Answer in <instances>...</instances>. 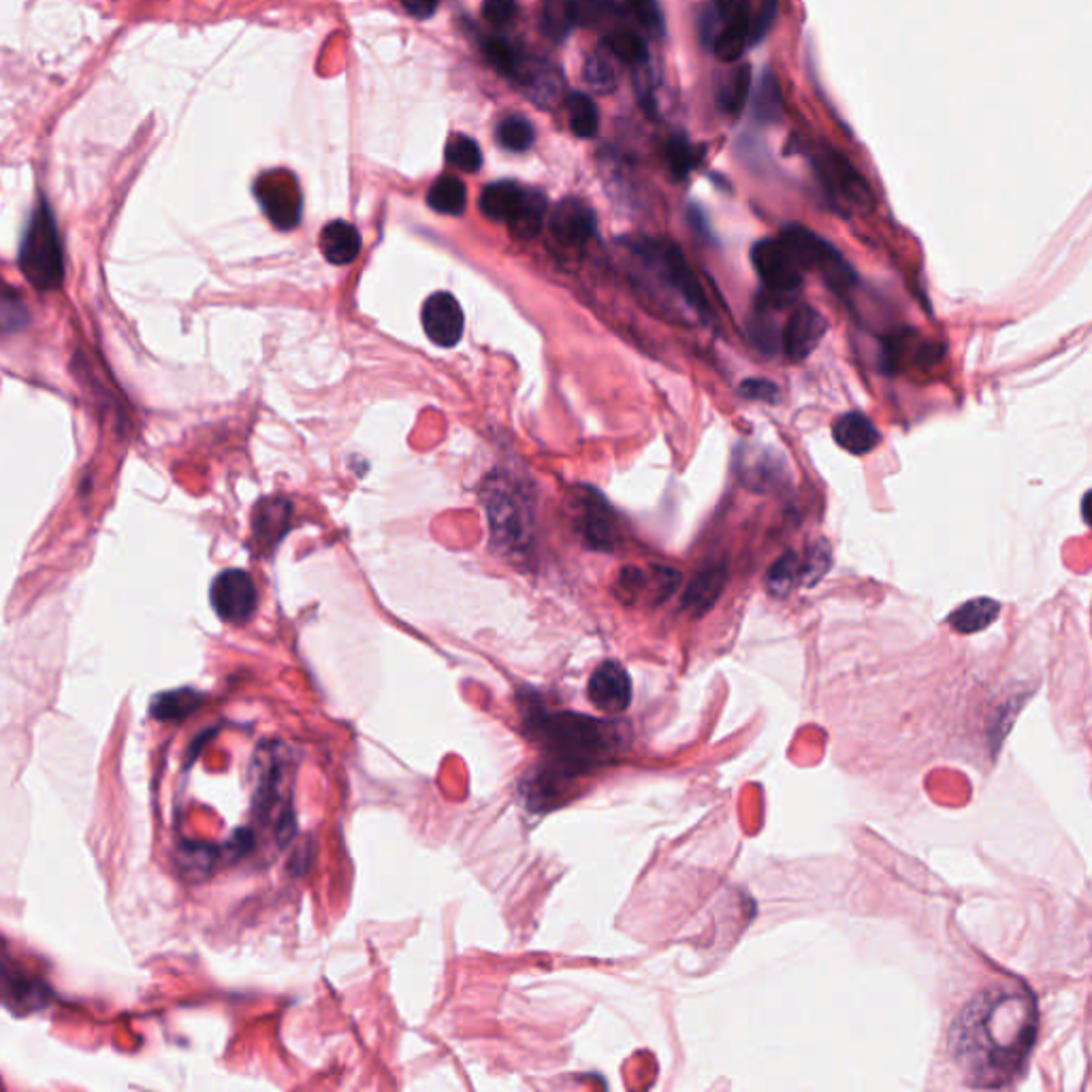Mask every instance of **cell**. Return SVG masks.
Returning <instances> with one entry per match:
<instances>
[{
  "mask_svg": "<svg viewBox=\"0 0 1092 1092\" xmlns=\"http://www.w3.org/2000/svg\"><path fill=\"white\" fill-rule=\"evenodd\" d=\"M535 139V131L523 116H508L497 126V141L510 152L527 150Z\"/></svg>",
  "mask_w": 1092,
  "mask_h": 1092,
  "instance_id": "cell-32",
  "label": "cell"
},
{
  "mask_svg": "<svg viewBox=\"0 0 1092 1092\" xmlns=\"http://www.w3.org/2000/svg\"><path fill=\"white\" fill-rule=\"evenodd\" d=\"M31 321L29 310L18 291L0 283V334H14Z\"/></svg>",
  "mask_w": 1092,
  "mask_h": 1092,
  "instance_id": "cell-30",
  "label": "cell"
},
{
  "mask_svg": "<svg viewBox=\"0 0 1092 1092\" xmlns=\"http://www.w3.org/2000/svg\"><path fill=\"white\" fill-rule=\"evenodd\" d=\"M636 20L653 35L664 33V16L658 0H630Z\"/></svg>",
  "mask_w": 1092,
  "mask_h": 1092,
  "instance_id": "cell-38",
  "label": "cell"
},
{
  "mask_svg": "<svg viewBox=\"0 0 1092 1092\" xmlns=\"http://www.w3.org/2000/svg\"><path fill=\"white\" fill-rule=\"evenodd\" d=\"M402 7L414 16V18H431L436 7H438V0H402Z\"/></svg>",
  "mask_w": 1092,
  "mask_h": 1092,
  "instance_id": "cell-43",
  "label": "cell"
},
{
  "mask_svg": "<svg viewBox=\"0 0 1092 1092\" xmlns=\"http://www.w3.org/2000/svg\"><path fill=\"white\" fill-rule=\"evenodd\" d=\"M482 50H484L487 61H489V63H491V65H493L501 75H506V78H514V75H518V71H521V69H518V67H521V61H518V56H516L514 48H512L508 41H504V39H489V41L484 44V48H482Z\"/></svg>",
  "mask_w": 1092,
  "mask_h": 1092,
  "instance_id": "cell-37",
  "label": "cell"
},
{
  "mask_svg": "<svg viewBox=\"0 0 1092 1092\" xmlns=\"http://www.w3.org/2000/svg\"><path fill=\"white\" fill-rule=\"evenodd\" d=\"M211 607L216 615L233 626L245 624L256 609V587L248 573L224 570L211 583Z\"/></svg>",
  "mask_w": 1092,
  "mask_h": 1092,
  "instance_id": "cell-7",
  "label": "cell"
},
{
  "mask_svg": "<svg viewBox=\"0 0 1092 1092\" xmlns=\"http://www.w3.org/2000/svg\"><path fill=\"white\" fill-rule=\"evenodd\" d=\"M321 250L331 265H351L361 252V235L344 220L329 222L321 233Z\"/></svg>",
  "mask_w": 1092,
  "mask_h": 1092,
  "instance_id": "cell-17",
  "label": "cell"
},
{
  "mask_svg": "<svg viewBox=\"0 0 1092 1092\" xmlns=\"http://www.w3.org/2000/svg\"><path fill=\"white\" fill-rule=\"evenodd\" d=\"M516 14V0H484L482 16L493 27L508 24Z\"/></svg>",
  "mask_w": 1092,
  "mask_h": 1092,
  "instance_id": "cell-41",
  "label": "cell"
},
{
  "mask_svg": "<svg viewBox=\"0 0 1092 1092\" xmlns=\"http://www.w3.org/2000/svg\"><path fill=\"white\" fill-rule=\"evenodd\" d=\"M568 114H570V129L575 131L577 137L592 139L598 133V124H600L598 107L587 95H583V92L570 95Z\"/></svg>",
  "mask_w": 1092,
  "mask_h": 1092,
  "instance_id": "cell-28",
  "label": "cell"
},
{
  "mask_svg": "<svg viewBox=\"0 0 1092 1092\" xmlns=\"http://www.w3.org/2000/svg\"><path fill=\"white\" fill-rule=\"evenodd\" d=\"M521 192H523V188L516 186L514 182H493V184L484 186V190L480 192L478 207L487 218L504 222L514 211V207L521 199Z\"/></svg>",
  "mask_w": 1092,
  "mask_h": 1092,
  "instance_id": "cell-20",
  "label": "cell"
},
{
  "mask_svg": "<svg viewBox=\"0 0 1092 1092\" xmlns=\"http://www.w3.org/2000/svg\"><path fill=\"white\" fill-rule=\"evenodd\" d=\"M753 118L762 124H777L783 118V95L770 69L762 73L757 92L753 97Z\"/></svg>",
  "mask_w": 1092,
  "mask_h": 1092,
  "instance_id": "cell-22",
  "label": "cell"
},
{
  "mask_svg": "<svg viewBox=\"0 0 1092 1092\" xmlns=\"http://www.w3.org/2000/svg\"><path fill=\"white\" fill-rule=\"evenodd\" d=\"M1037 1039V1007L1022 988L975 994L950 1028V1054L967 1084L1003 1088L1026 1067Z\"/></svg>",
  "mask_w": 1092,
  "mask_h": 1092,
  "instance_id": "cell-1",
  "label": "cell"
},
{
  "mask_svg": "<svg viewBox=\"0 0 1092 1092\" xmlns=\"http://www.w3.org/2000/svg\"><path fill=\"white\" fill-rule=\"evenodd\" d=\"M0 1001L18 1009H37V1005L46 1003V986L24 975L7 956L0 954Z\"/></svg>",
  "mask_w": 1092,
  "mask_h": 1092,
  "instance_id": "cell-14",
  "label": "cell"
},
{
  "mask_svg": "<svg viewBox=\"0 0 1092 1092\" xmlns=\"http://www.w3.org/2000/svg\"><path fill=\"white\" fill-rule=\"evenodd\" d=\"M749 97H751V67L743 65L734 71L728 86H723V90L719 92V107L726 114L738 116L747 107Z\"/></svg>",
  "mask_w": 1092,
  "mask_h": 1092,
  "instance_id": "cell-29",
  "label": "cell"
},
{
  "mask_svg": "<svg viewBox=\"0 0 1092 1092\" xmlns=\"http://www.w3.org/2000/svg\"><path fill=\"white\" fill-rule=\"evenodd\" d=\"M590 700L596 709L609 715L624 713L632 700V681L626 668L617 662H604L590 679Z\"/></svg>",
  "mask_w": 1092,
  "mask_h": 1092,
  "instance_id": "cell-10",
  "label": "cell"
},
{
  "mask_svg": "<svg viewBox=\"0 0 1092 1092\" xmlns=\"http://www.w3.org/2000/svg\"><path fill=\"white\" fill-rule=\"evenodd\" d=\"M738 393L747 399H755V402H766V404H777L779 397H781V391L774 382L766 380V378H747L740 382L738 387Z\"/></svg>",
  "mask_w": 1092,
  "mask_h": 1092,
  "instance_id": "cell-40",
  "label": "cell"
},
{
  "mask_svg": "<svg viewBox=\"0 0 1092 1092\" xmlns=\"http://www.w3.org/2000/svg\"><path fill=\"white\" fill-rule=\"evenodd\" d=\"M774 310L755 304V314L749 319V342L764 355H774L781 348V334L772 317Z\"/></svg>",
  "mask_w": 1092,
  "mask_h": 1092,
  "instance_id": "cell-24",
  "label": "cell"
},
{
  "mask_svg": "<svg viewBox=\"0 0 1092 1092\" xmlns=\"http://www.w3.org/2000/svg\"><path fill=\"white\" fill-rule=\"evenodd\" d=\"M777 10H779V0H755V5H751L749 46H757L766 39V35L770 33V29L777 20Z\"/></svg>",
  "mask_w": 1092,
  "mask_h": 1092,
  "instance_id": "cell-35",
  "label": "cell"
},
{
  "mask_svg": "<svg viewBox=\"0 0 1092 1092\" xmlns=\"http://www.w3.org/2000/svg\"><path fill=\"white\" fill-rule=\"evenodd\" d=\"M711 3L715 5V10L719 14L721 24L728 20H734V18L751 16V0H711Z\"/></svg>",
  "mask_w": 1092,
  "mask_h": 1092,
  "instance_id": "cell-42",
  "label": "cell"
},
{
  "mask_svg": "<svg viewBox=\"0 0 1092 1092\" xmlns=\"http://www.w3.org/2000/svg\"><path fill=\"white\" fill-rule=\"evenodd\" d=\"M728 581V566L723 562H715L696 573L692 583L683 594V609L692 611L696 617L709 613L719 600Z\"/></svg>",
  "mask_w": 1092,
  "mask_h": 1092,
  "instance_id": "cell-15",
  "label": "cell"
},
{
  "mask_svg": "<svg viewBox=\"0 0 1092 1092\" xmlns=\"http://www.w3.org/2000/svg\"><path fill=\"white\" fill-rule=\"evenodd\" d=\"M583 78L590 84V88L600 95H609L617 88V71L604 52H596L587 58Z\"/></svg>",
  "mask_w": 1092,
  "mask_h": 1092,
  "instance_id": "cell-34",
  "label": "cell"
},
{
  "mask_svg": "<svg viewBox=\"0 0 1092 1092\" xmlns=\"http://www.w3.org/2000/svg\"><path fill=\"white\" fill-rule=\"evenodd\" d=\"M689 222L696 228V233H702V235L709 233V226H706V220H704V214L700 207H696V205L689 207Z\"/></svg>",
  "mask_w": 1092,
  "mask_h": 1092,
  "instance_id": "cell-44",
  "label": "cell"
},
{
  "mask_svg": "<svg viewBox=\"0 0 1092 1092\" xmlns=\"http://www.w3.org/2000/svg\"><path fill=\"white\" fill-rule=\"evenodd\" d=\"M791 250L802 271H813L835 293H848L856 287V271L848 258L824 237L802 224H787L779 235Z\"/></svg>",
  "mask_w": 1092,
  "mask_h": 1092,
  "instance_id": "cell-6",
  "label": "cell"
},
{
  "mask_svg": "<svg viewBox=\"0 0 1092 1092\" xmlns=\"http://www.w3.org/2000/svg\"><path fill=\"white\" fill-rule=\"evenodd\" d=\"M551 231L560 243L577 248L594 237L596 216L583 201L564 199L551 216Z\"/></svg>",
  "mask_w": 1092,
  "mask_h": 1092,
  "instance_id": "cell-12",
  "label": "cell"
},
{
  "mask_svg": "<svg viewBox=\"0 0 1092 1092\" xmlns=\"http://www.w3.org/2000/svg\"><path fill=\"white\" fill-rule=\"evenodd\" d=\"M634 250L655 271V278L672 295H677V300L683 302L700 321L713 319L711 302L679 245L670 241L649 239L634 245Z\"/></svg>",
  "mask_w": 1092,
  "mask_h": 1092,
  "instance_id": "cell-5",
  "label": "cell"
},
{
  "mask_svg": "<svg viewBox=\"0 0 1092 1092\" xmlns=\"http://www.w3.org/2000/svg\"><path fill=\"white\" fill-rule=\"evenodd\" d=\"M800 575H802V560L800 556H796L794 551H787L783 553L770 568H768V577H766V585H768V592L774 596V598H785L791 594V590L796 585H800Z\"/></svg>",
  "mask_w": 1092,
  "mask_h": 1092,
  "instance_id": "cell-25",
  "label": "cell"
},
{
  "mask_svg": "<svg viewBox=\"0 0 1092 1092\" xmlns=\"http://www.w3.org/2000/svg\"><path fill=\"white\" fill-rule=\"evenodd\" d=\"M423 329L427 338L444 348L455 346L463 336V312L450 293H436L423 306Z\"/></svg>",
  "mask_w": 1092,
  "mask_h": 1092,
  "instance_id": "cell-11",
  "label": "cell"
},
{
  "mask_svg": "<svg viewBox=\"0 0 1092 1092\" xmlns=\"http://www.w3.org/2000/svg\"><path fill=\"white\" fill-rule=\"evenodd\" d=\"M527 721L535 740L551 753V766L570 779L602 766L621 747L619 728L607 719L533 709Z\"/></svg>",
  "mask_w": 1092,
  "mask_h": 1092,
  "instance_id": "cell-2",
  "label": "cell"
},
{
  "mask_svg": "<svg viewBox=\"0 0 1092 1092\" xmlns=\"http://www.w3.org/2000/svg\"><path fill=\"white\" fill-rule=\"evenodd\" d=\"M1001 613V604L992 598H975L965 602L950 615V626L960 634H975L986 630L996 621Z\"/></svg>",
  "mask_w": 1092,
  "mask_h": 1092,
  "instance_id": "cell-19",
  "label": "cell"
},
{
  "mask_svg": "<svg viewBox=\"0 0 1092 1092\" xmlns=\"http://www.w3.org/2000/svg\"><path fill=\"white\" fill-rule=\"evenodd\" d=\"M831 546L826 542L819 540L813 549L806 553V558L802 560V575H800V585H815L819 579H822L829 568H831Z\"/></svg>",
  "mask_w": 1092,
  "mask_h": 1092,
  "instance_id": "cell-36",
  "label": "cell"
},
{
  "mask_svg": "<svg viewBox=\"0 0 1092 1092\" xmlns=\"http://www.w3.org/2000/svg\"><path fill=\"white\" fill-rule=\"evenodd\" d=\"M427 203L431 209L448 216H459L467 203L465 184L453 175H444L431 184L427 192Z\"/></svg>",
  "mask_w": 1092,
  "mask_h": 1092,
  "instance_id": "cell-21",
  "label": "cell"
},
{
  "mask_svg": "<svg viewBox=\"0 0 1092 1092\" xmlns=\"http://www.w3.org/2000/svg\"><path fill=\"white\" fill-rule=\"evenodd\" d=\"M444 154H446L448 165H453L461 171H467V173L478 171L482 165V152H480L478 143L465 135H453L446 143Z\"/></svg>",
  "mask_w": 1092,
  "mask_h": 1092,
  "instance_id": "cell-33",
  "label": "cell"
},
{
  "mask_svg": "<svg viewBox=\"0 0 1092 1092\" xmlns=\"http://www.w3.org/2000/svg\"><path fill=\"white\" fill-rule=\"evenodd\" d=\"M544 214H546V199L535 192V190H525L521 192V199L514 207V211L510 214V218L506 220L510 231L521 237V239H531L540 233L542 228V222H544Z\"/></svg>",
  "mask_w": 1092,
  "mask_h": 1092,
  "instance_id": "cell-18",
  "label": "cell"
},
{
  "mask_svg": "<svg viewBox=\"0 0 1092 1092\" xmlns=\"http://www.w3.org/2000/svg\"><path fill=\"white\" fill-rule=\"evenodd\" d=\"M826 331L829 319L817 308L802 304L789 314L781 331V348L791 363H800L815 353Z\"/></svg>",
  "mask_w": 1092,
  "mask_h": 1092,
  "instance_id": "cell-8",
  "label": "cell"
},
{
  "mask_svg": "<svg viewBox=\"0 0 1092 1092\" xmlns=\"http://www.w3.org/2000/svg\"><path fill=\"white\" fill-rule=\"evenodd\" d=\"M579 20L577 0H546L542 10V31L551 39H564Z\"/></svg>",
  "mask_w": 1092,
  "mask_h": 1092,
  "instance_id": "cell-23",
  "label": "cell"
},
{
  "mask_svg": "<svg viewBox=\"0 0 1092 1092\" xmlns=\"http://www.w3.org/2000/svg\"><path fill=\"white\" fill-rule=\"evenodd\" d=\"M719 31H721V18H719L715 5L713 3L702 5L700 14H698V37H700V44L704 48L713 50Z\"/></svg>",
  "mask_w": 1092,
  "mask_h": 1092,
  "instance_id": "cell-39",
  "label": "cell"
},
{
  "mask_svg": "<svg viewBox=\"0 0 1092 1092\" xmlns=\"http://www.w3.org/2000/svg\"><path fill=\"white\" fill-rule=\"evenodd\" d=\"M18 265L22 276L41 293L56 291L65 280V248L56 216L46 199H39L24 228Z\"/></svg>",
  "mask_w": 1092,
  "mask_h": 1092,
  "instance_id": "cell-3",
  "label": "cell"
},
{
  "mask_svg": "<svg viewBox=\"0 0 1092 1092\" xmlns=\"http://www.w3.org/2000/svg\"><path fill=\"white\" fill-rule=\"evenodd\" d=\"M604 46L611 56H615L621 63L632 65V67L645 65L649 58L645 41L636 33H630V31H617V33L609 35Z\"/></svg>",
  "mask_w": 1092,
  "mask_h": 1092,
  "instance_id": "cell-31",
  "label": "cell"
},
{
  "mask_svg": "<svg viewBox=\"0 0 1092 1092\" xmlns=\"http://www.w3.org/2000/svg\"><path fill=\"white\" fill-rule=\"evenodd\" d=\"M256 194L262 203L269 220L280 228H293L300 222L302 199L293 184L273 182V177H262L256 186Z\"/></svg>",
  "mask_w": 1092,
  "mask_h": 1092,
  "instance_id": "cell-13",
  "label": "cell"
},
{
  "mask_svg": "<svg viewBox=\"0 0 1092 1092\" xmlns=\"http://www.w3.org/2000/svg\"><path fill=\"white\" fill-rule=\"evenodd\" d=\"M664 156H666V163H668V169H670L672 177L675 180H685L692 173V169L700 163L702 148L692 146L683 135H675L666 143Z\"/></svg>",
  "mask_w": 1092,
  "mask_h": 1092,
  "instance_id": "cell-27",
  "label": "cell"
},
{
  "mask_svg": "<svg viewBox=\"0 0 1092 1092\" xmlns=\"http://www.w3.org/2000/svg\"><path fill=\"white\" fill-rule=\"evenodd\" d=\"M833 436H835V442L852 455H869L882 442L880 429L863 412L841 414L833 425Z\"/></svg>",
  "mask_w": 1092,
  "mask_h": 1092,
  "instance_id": "cell-16",
  "label": "cell"
},
{
  "mask_svg": "<svg viewBox=\"0 0 1092 1092\" xmlns=\"http://www.w3.org/2000/svg\"><path fill=\"white\" fill-rule=\"evenodd\" d=\"M819 175H822L829 192L843 199L848 205L858 209H869L873 205V194L867 182L841 152L829 150L826 158L819 165Z\"/></svg>",
  "mask_w": 1092,
  "mask_h": 1092,
  "instance_id": "cell-9",
  "label": "cell"
},
{
  "mask_svg": "<svg viewBox=\"0 0 1092 1092\" xmlns=\"http://www.w3.org/2000/svg\"><path fill=\"white\" fill-rule=\"evenodd\" d=\"M201 702H203V696L197 694L194 689H177V692L158 696L152 702V713L160 721H180V719L188 717L192 711H197Z\"/></svg>",
  "mask_w": 1092,
  "mask_h": 1092,
  "instance_id": "cell-26",
  "label": "cell"
},
{
  "mask_svg": "<svg viewBox=\"0 0 1092 1092\" xmlns=\"http://www.w3.org/2000/svg\"><path fill=\"white\" fill-rule=\"evenodd\" d=\"M751 262L762 283V293L757 297L760 306L783 310L800 295L804 271L781 237L760 239L751 248Z\"/></svg>",
  "mask_w": 1092,
  "mask_h": 1092,
  "instance_id": "cell-4",
  "label": "cell"
}]
</instances>
